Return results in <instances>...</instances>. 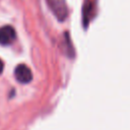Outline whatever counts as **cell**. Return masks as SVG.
<instances>
[{"mask_svg":"<svg viewBox=\"0 0 130 130\" xmlns=\"http://www.w3.org/2000/svg\"><path fill=\"white\" fill-rule=\"evenodd\" d=\"M92 16H93V3L90 0H86L82 8V20L84 26H87Z\"/></svg>","mask_w":130,"mask_h":130,"instance_id":"277c9868","label":"cell"},{"mask_svg":"<svg viewBox=\"0 0 130 130\" xmlns=\"http://www.w3.org/2000/svg\"><path fill=\"white\" fill-rule=\"evenodd\" d=\"M3 69H4V64H3V61H2L1 59H0V74L2 73Z\"/></svg>","mask_w":130,"mask_h":130,"instance_id":"5b68a950","label":"cell"},{"mask_svg":"<svg viewBox=\"0 0 130 130\" xmlns=\"http://www.w3.org/2000/svg\"><path fill=\"white\" fill-rule=\"evenodd\" d=\"M51 11L58 20L63 21L68 16V7L65 0H46Z\"/></svg>","mask_w":130,"mask_h":130,"instance_id":"6da1fadb","label":"cell"},{"mask_svg":"<svg viewBox=\"0 0 130 130\" xmlns=\"http://www.w3.org/2000/svg\"><path fill=\"white\" fill-rule=\"evenodd\" d=\"M15 30L10 25H5L0 27V45L7 46L10 45L15 39Z\"/></svg>","mask_w":130,"mask_h":130,"instance_id":"3957f363","label":"cell"},{"mask_svg":"<svg viewBox=\"0 0 130 130\" xmlns=\"http://www.w3.org/2000/svg\"><path fill=\"white\" fill-rule=\"evenodd\" d=\"M14 76L20 83H28L32 79V73L30 69L24 64H18L14 70Z\"/></svg>","mask_w":130,"mask_h":130,"instance_id":"7a4b0ae2","label":"cell"}]
</instances>
